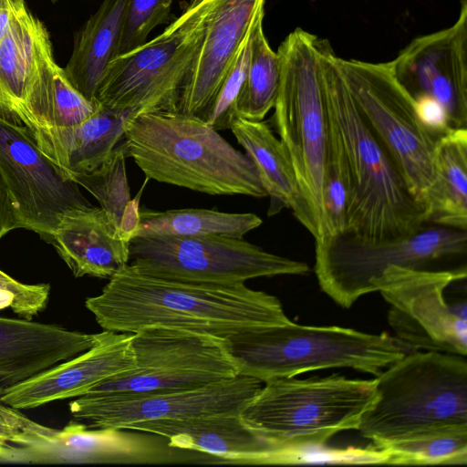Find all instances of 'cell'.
Returning <instances> with one entry per match:
<instances>
[{"label":"cell","mask_w":467,"mask_h":467,"mask_svg":"<svg viewBox=\"0 0 467 467\" xmlns=\"http://www.w3.org/2000/svg\"><path fill=\"white\" fill-rule=\"evenodd\" d=\"M85 306L103 328L134 333L159 326L226 337L250 328L291 320L279 299L245 284L221 285L169 280L127 265Z\"/></svg>","instance_id":"cell-1"},{"label":"cell","mask_w":467,"mask_h":467,"mask_svg":"<svg viewBox=\"0 0 467 467\" xmlns=\"http://www.w3.org/2000/svg\"><path fill=\"white\" fill-rule=\"evenodd\" d=\"M329 44L321 59L327 112L340 134L350 192L348 233L371 241L412 234L428 223V208L410 191L401 172L354 102Z\"/></svg>","instance_id":"cell-2"},{"label":"cell","mask_w":467,"mask_h":467,"mask_svg":"<svg viewBox=\"0 0 467 467\" xmlns=\"http://www.w3.org/2000/svg\"><path fill=\"white\" fill-rule=\"evenodd\" d=\"M122 144L147 179L212 195L267 196L250 158L196 115H130Z\"/></svg>","instance_id":"cell-3"},{"label":"cell","mask_w":467,"mask_h":467,"mask_svg":"<svg viewBox=\"0 0 467 467\" xmlns=\"http://www.w3.org/2000/svg\"><path fill=\"white\" fill-rule=\"evenodd\" d=\"M375 379L377 399L358 429L373 448L467 431L464 356L413 350Z\"/></svg>","instance_id":"cell-4"},{"label":"cell","mask_w":467,"mask_h":467,"mask_svg":"<svg viewBox=\"0 0 467 467\" xmlns=\"http://www.w3.org/2000/svg\"><path fill=\"white\" fill-rule=\"evenodd\" d=\"M239 375L263 383L305 372L348 368L378 376L413 351L395 336L353 328L302 326L290 321L244 330L225 339Z\"/></svg>","instance_id":"cell-5"},{"label":"cell","mask_w":467,"mask_h":467,"mask_svg":"<svg viewBox=\"0 0 467 467\" xmlns=\"http://www.w3.org/2000/svg\"><path fill=\"white\" fill-rule=\"evenodd\" d=\"M241 412L283 452V462L303 449L323 447L336 434L357 430L377 399L376 379L342 375L270 379Z\"/></svg>","instance_id":"cell-6"},{"label":"cell","mask_w":467,"mask_h":467,"mask_svg":"<svg viewBox=\"0 0 467 467\" xmlns=\"http://www.w3.org/2000/svg\"><path fill=\"white\" fill-rule=\"evenodd\" d=\"M330 42L297 27L276 51L280 82L273 123L322 236V182L329 119L321 59Z\"/></svg>","instance_id":"cell-7"},{"label":"cell","mask_w":467,"mask_h":467,"mask_svg":"<svg viewBox=\"0 0 467 467\" xmlns=\"http://www.w3.org/2000/svg\"><path fill=\"white\" fill-rule=\"evenodd\" d=\"M212 5L213 0H190L160 35L111 59L99 83L97 101L132 116L178 110Z\"/></svg>","instance_id":"cell-8"},{"label":"cell","mask_w":467,"mask_h":467,"mask_svg":"<svg viewBox=\"0 0 467 467\" xmlns=\"http://www.w3.org/2000/svg\"><path fill=\"white\" fill-rule=\"evenodd\" d=\"M346 86L361 115L401 172L413 196L429 211L439 138L420 123L413 97L397 79L390 61L337 56Z\"/></svg>","instance_id":"cell-9"},{"label":"cell","mask_w":467,"mask_h":467,"mask_svg":"<svg viewBox=\"0 0 467 467\" xmlns=\"http://www.w3.org/2000/svg\"><path fill=\"white\" fill-rule=\"evenodd\" d=\"M467 231L437 226L403 237L371 241L341 233L315 241V273L335 303L350 308L374 292L372 282L390 265L425 269L442 258L465 254Z\"/></svg>","instance_id":"cell-10"},{"label":"cell","mask_w":467,"mask_h":467,"mask_svg":"<svg viewBox=\"0 0 467 467\" xmlns=\"http://www.w3.org/2000/svg\"><path fill=\"white\" fill-rule=\"evenodd\" d=\"M129 246L128 265L136 271L182 282L235 285L309 272L306 263L272 254L244 238L138 236L130 239Z\"/></svg>","instance_id":"cell-11"},{"label":"cell","mask_w":467,"mask_h":467,"mask_svg":"<svg viewBox=\"0 0 467 467\" xmlns=\"http://www.w3.org/2000/svg\"><path fill=\"white\" fill-rule=\"evenodd\" d=\"M134 366L88 393H150L203 387L238 374L223 338L159 326L131 333Z\"/></svg>","instance_id":"cell-12"},{"label":"cell","mask_w":467,"mask_h":467,"mask_svg":"<svg viewBox=\"0 0 467 467\" xmlns=\"http://www.w3.org/2000/svg\"><path fill=\"white\" fill-rule=\"evenodd\" d=\"M466 275L465 267L427 270L390 265L372 285L389 304L388 323L401 342L412 350L466 357V298H445V290Z\"/></svg>","instance_id":"cell-13"},{"label":"cell","mask_w":467,"mask_h":467,"mask_svg":"<svg viewBox=\"0 0 467 467\" xmlns=\"http://www.w3.org/2000/svg\"><path fill=\"white\" fill-rule=\"evenodd\" d=\"M0 174L19 228L33 231L48 243L63 213L92 206L80 186L66 178L39 150L30 130L2 106Z\"/></svg>","instance_id":"cell-14"},{"label":"cell","mask_w":467,"mask_h":467,"mask_svg":"<svg viewBox=\"0 0 467 467\" xmlns=\"http://www.w3.org/2000/svg\"><path fill=\"white\" fill-rule=\"evenodd\" d=\"M263 382L237 375L203 387L150 393H87L68 403L74 420L89 428L126 429L152 420L240 414Z\"/></svg>","instance_id":"cell-15"},{"label":"cell","mask_w":467,"mask_h":467,"mask_svg":"<svg viewBox=\"0 0 467 467\" xmlns=\"http://www.w3.org/2000/svg\"><path fill=\"white\" fill-rule=\"evenodd\" d=\"M413 97L429 96L446 109L452 129H467V0L450 26L415 37L390 60Z\"/></svg>","instance_id":"cell-16"},{"label":"cell","mask_w":467,"mask_h":467,"mask_svg":"<svg viewBox=\"0 0 467 467\" xmlns=\"http://www.w3.org/2000/svg\"><path fill=\"white\" fill-rule=\"evenodd\" d=\"M133 366L131 333L103 330L88 350L24 381L0 387V402L27 410L78 398Z\"/></svg>","instance_id":"cell-17"},{"label":"cell","mask_w":467,"mask_h":467,"mask_svg":"<svg viewBox=\"0 0 467 467\" xmlns=\"http://www.w3.org/2000/svg\"><path fill=\"white\" fill-rule=\"evenodd\" d=\"M265 0H213L196 58L182 88L178 110L202 119L255 23Z\"/></svg>","instance_id":"cell-18"},{"label":"cell","mask_w":467,"mask_h":467,"mask_svg":"<svg viewBox=\"0 0 467 467\" xmlns=\"http://www.w3.org/2000/svg\"><path fill=\"white\" fill-rule=\"evenodd\" d=\"M126 429L159 435L172 448L209 455L213 463L280 464L283 454L241 413L152 420Z\"/></svg>","instance_id":"cell-19"},{"label":"cell","mask_w":467,"mask_h":467,"mask_svg":"<svg viewBox=\"0 0 467 467\" xmlns=\"http://www.w3.org/2000/svg\"><path fill=\"white\" fill-rule=\"evenodd\" d=\"M180 449L150 432L119 428H89L70 420L53 437L28 451V463L152 464L175 460Z\"/></svg>","instance_id":"cell-20"},{"label":"cell","mask_w":467,"mask_h":467,"mask_svg":"<svg viewBox=\"0 0 467 467\" xmlns=\"http://www.w3.org/2000/svg\"><path fill=\"white\" fill-rule=\"evenodd\" d=\"M100 333L0 317V387L24 381L93 347Z\"/></svg>","instance_id":"cell-21"},{"label":"cell","mask_w":467,"mask_h":467,"mask_svg":"<svg viewBox=\"0 0 467 467\" xmlns=\"http://www.w3.org/2000/svg\"><path fill=\"white\" fill-rule=\"evenodd\" d=\"M129 238L100 207L66 211L50 242L75 277L109 279L129 263Z\"/></svg>","instance_id":"cell-22"},{"label":"cell","mask_w":467,"mask_h":467,"mask_svg":"<svg viewBox=\"0 0 467 467\" xmlns=\"http://www.w3.org/2000/svg\"><path fill=\"white\" fill-rule=\"evenodd\" d=\"M57 67L44 24L28 8L16 14L0 40V106L16 114Z\"/></svg>","instance_id":"cell-23"},{"label":"cell","mask_w":467,"mask_h":467,"mask_svg":"<svg viewBox=\"0 0 467 467\" xmlns=\"http://www.w3.org/2000/svg\"><path fill=\"white\" fill-rule=\"evenodd\" d=\"M229 129L254 162L267 196L270 197L268 215L277 213L282 208H289L314 239H318V229L301 192L289 156L268 123L235 116Z\"/></svg>","instance_id":"cell-24"},{"label":"cell","mask_w":467,"mask_h":467,"mask_svg":"<svg viewBox=\"0 0 467 467\" xmlns=\"http://www.w3.org/2000/svg\"><path fill=\"white\" fill-rule=\"evenodd\" d=\"M130 115L99 104L91 117L76 126L30 131L39 150L69 179L92 171L107 160L123 140Z\"/></svg>","instance_id":"cell-25"},{"label":"cell","mask_w":467,"mask_h":467,"mask_svg":"<svg viewBox=\"0 0 467 467\" xmlns=\"http://www.w3.org/2000/svg\"><path fill=\"white\" fill-rule=\"evenodd\" d=\"M127 1L103 0L75 34L71 56L63 68L70 83L91 101H97L104 71L118 55Z\"/></svg>","instance_id":"cell-26"},{"label":"cell","mask_w":467,"mask_h":467,"mask_svg":"<svg viewBox=\"0 0 467 467\" xmlns=\"http://www.w3.org/2000/svg\"><path fill=\"white\" fill-rule=\"evenodd\" d=\"M428 223L467 231V129H452L436 142Z\"/></svg>","instance_id":"cell-27"},{"label":"cell","mask_w":467,"mask_h":467,"mask_svg":"<svg viewBox=\"0 0 467 467\" xmlns=\"http://www.w3.org/2000/svg\"><path fill=\"white\" fill-rule=\"evenodd\" d=\"M252 213H224L208 209H174L155 211L139 209L137 223L130 239L138 236H205L221 235L244 238L262 224Z\"/></svg>","instance_id":"cell-28"},{"label":"cell","mask_w":467,"mask_h":467,"mask_svg":"<svg viewBox=\"0 0 467 467\" xmlns=\"http://www.w3.org/2000/svg\"><path fill=\"white\" fill-rule=\"evenodd\" d=\"M29 99L16 114L30 130H53L76 126L99 109L98 101L85 98L57 67L54 79Z\"/></svg>","instance_id":"cell-29"},{"label":"cell","mask_w":467,"mask_h":467,"mask_svg":"<svg viewBox=\"0 0 467 467\" xmlns=\"http://www.w3.org/2000/svg\"><path fill=\"white\" fill-rule=\"evenodd\" d=\"M264 17L254 25L244 80L235 102V115L248 120H264L275 107L280 82V65L265 35Z\"/></svg>","instance_id":"cell-30"},{"label":"cell","mask_w":467,"mask_h":467,"mask_svg":"<svg viewBox=\"0 0 467 467\" xmlns=\"http://www.w3.org/2000/svg\"><path fill=\"white\" fill-rule=\"evenodd\" d=\"M126 159L121 141L97 169L87 173L72 175L69 179L97 199L100 208L130 240L137 223L139 208L133 205L130 198Z\"/></svg>","instance_id":"cell-31"},{"label":"cell","mask_w":467,"mask_h":467,"mask_svg":"<svg viewBox=\"0 0 467 467\" xmlns=\"http://www.w3.org/2000/svg\"><path fill=\"white\" fill-rule=\"evenodd\" d=\"M328 119L329 133L322 182V236L319 239L345 231L350 192L349 171L341 137L329 114Z\"/></svg>","instance_id":"cell-32"},{"label":"cell","mask_w":467,"mask_h":467,"mask_svg":"<svg viewBox=\"0 0 467 467\" xmlns=\"http://www.w3.org/2000/svg\"><path fill=\"white\" fill-rule=\"evenodd\" d=\"M378 450L386 454L387 464H466L467 431L403 441Z\"/></svg>","instance_id":"cell-33"},{"label":"cell","mask_w":467,"mask_h":467,"mask_svg":"<svg viewBox=\"0 0 467 467\" xmlns=\"http://www.w3.org/2000/svg\"><path fill=\"white\" fill-rule=\"evenodd\" d=\"M56 430L0 402V462L26 463V449L47 442Z\"/></svg>","instance_id":"cell-34"},{"label":"cell","mask_w":467,"mask_h":467,"mask_svg":"<svg viewBox=\"0 0 467 467\" xmlns=\"http://www.w3.org/2000/svg\"><path fill=\"white\" fill-rule=\"evenodd\" d=\"M172 3L173 0H128L117 56L144 44L150 33L167 20Z\"/></svg>","instance_id":"cell-35"},{"label":"cell","mask_w":467,"mask_h":467,"mask_svg":"<svg viewBox=\"0 0 467 467\" xmlns=\"http://www.w3.org/2000/svg\"><path fill=\"white\" fill-rule=\"evenodd\" d=\"M251 34L242 46L212 108L203 119L217 131L229 129L233 119L236 116L235 102L244 80L249 63Z\"/></svg>","instance_id":"cell-36"},{"label":"cell","mask_w":467,"mask_h":467,"mask_svg":"<svg viewBox=\"0 0 467 467\" xmlns=\"http://www.w3.org/2000/svg\"><path fill=\"white\" fill-rule=\"evenodd\" d=\"M49 284H24L0 270V310L10 308L20 317L32 319L47 306Z\"/></svg>","instance_id":"cell-37"},{"label":"cell","mask_w":467,"mask_h":467,"mask_svg":"<svg viewBox=\"0 0 467 467\" xmlns=\"http://www.w3.org/2000/svg\"><path fill=\"white\" fill-rule=\"evenodd\" d=\"M413 99L420 123L431 134L440 138L452 130L449 115L439 101L424 95Z\"/></svg>","instance_id":"cell-38"},{"label":"cell","mask_w":467,"mask_h":467,"mask_svg":"<svg viewBox=\"0 0 467 467\" xmlns=\"http://www.w3.org/2000/svg\"><path fill=\"white\" fill-rule=\"evenodd\" d=\"M18 228V221L9 192L0 174V239L7 233Z\"/></svg>","instance_id":"cell-39"},{"label":"cell","mask_w":467,"mask_h":467,"mask_svg":"<svg viewBox=\"0 0 467 467\" xmlns=\"http://www.w3.org/2000/svg\"><path fill=\"white\" fill-rule=\"evenodd\" d=\"M17 13H19V12H14L9 9L0 8V40L5 36L6 31L8 30V27L10 26V23H11L13 17Z\"/></svg>","instance_id":"cell-40"},{"label":"cell","mask_w":467,"mask_h":467,"mask_svg":"<svg viewBox=\"0 0 467 467\" xmlns=\"http://www.w3.org/2000/svg\"><path fill=\"white\" fill-rule=\"evenodd\" d=\"M0 8H5L14 12H21L26 9L25 0H0Z\"/></svg>","instance_id":"cell-41"},{"label":"cell","mask_w":467,"mask_h":467,"mask_svg":"<svg viewBox=\"0 0 467 467\" xmlns=\"http://www.w3.org/2000/svg\"><path fill=\"white\" fill-rule=\"evenodd\" d=\"M49 1H51L52 3H57V2H58L59 0H49Z\"/></svg>","instance_id":"cell-42"}]
</instances>
